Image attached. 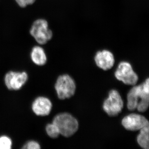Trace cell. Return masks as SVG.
I'll return each instance as SVG.
<instances>
[{
	"mask_svg": "<svg viewBox=\"0 0 149 149\" xmlns=\"http://www.w3.org/2000/svg\"><path fill=\"white\" fill-rule=\"evenodd\" d=\"M19 6L24 8L29 5L28 0H15Z\"/></svg>",
	"mask_w": 149,
	"mask_h": 149,
	"instance_id": "16",
	"label": "cell"
},
{
	"mask_svg": "<svg viewBox=\"0 0 149 149\" xmlns=\"http://www.w3.org/2000/svg\"><path fill=\"white\" fill-rule=\"evenodd\" d=\"M54 88L58 98L63 100L74 95L76 85L72 77L68 74H64L58 77Z\"/></svg>",
	"mask_w": 149,
	"mask_h": 149,
	"instance_id": "3",
	"label": "cell"
},
{
	"mask_svg": "<svg viewBox=\"0 0 149 149\" xmlns=\"http://www.w3.org/2000/svg\"><path fill=\"white\" fill-rule=\"evenodd\" d=\"M23 149H40V145L37 141H29L26 143L22 148Z\"/></svg>",
	"mask_w": 149,
	"mask_h": 149,
	"instance_id": "15",
	"label": "cell"
},
{
	"mask_svg": "<svg viewBox=\"0 0 149 149\" xmlns=\"http://www.w3.org/2000/svg\"><path fill=\"white\" fill-rule=\"evenodd\" d=\"M28 1H29V5H31L35 2L36 0H28Z\"/></svg>",
	"mask_w": 149,
	"mask_h": 149,
	"instance_id": "17",
	"label": "cell"
},
{
	"mask_svg": "<svg viewBox=\"0 0 149 149\" xmlns=\"http://www.w3.org/2000/svg\"><path fill=\"white\" fill-rule=\"evenodd\" d=\"M58 128L60 134L66 138L74 135L78 130V121L75 118L68 113L56 115L52 121Z\"/></svg>",
	"mask_w": 149,
	"mask_h": 149,
	"instance_id": "2",
	"label": "cell"
},
{
	"mask_svg": "<svg viewBox=\"0 0 149 149\" xmlns=\"http://www.w3.org/2000/svg\"><path fill=\"white\" fill-rule=\"evenodd\" d=\"M137 141L141 148L149 149V125L145 126L140 130V133L137 137Z\"/></svg>",
	"mask_w": 149,
	"mask_h": 149,
	"instance_id": "12",
	"label": "cell"
},
{
	"mask_svg": "<svg viewBox=\"0 0 149 149\" xmlns=\"http://www.w3.org/2000/svg\"><path fill=\"white\" fill-rule=\"evenodd\" d=\"M122 125L126 130L137 131L149 125L148 120L143 116L132 113L123 118Z\"/></svg>",
	"mask_w": 149,
	"mask_h": 149,
	"instance_id": "8",
	"label": "cell"
},
{
	"mask_svg": "<svg viewBox=\"0 0 149 149\" xmlns=\"http://www.w3.org/2000/svg\"><path fill=\"white\" fill-rule=\"evenodd\" d=\"M31 35L37 42L45 45L53 37L52 30L49 29L47 22L44 19H39L34 22L30 30Z\"/></svg>",
	"mask_w": 149,
	"mask_h": 149,
	"instance_id": "4",
	"label": "cell"
},
{
	"mask_svg": "<svg viewBox=\"0 0 149 149\" xmlns=\"http://www.w3.org/2000/svg\"><path fill=\"white\" fill-rule=\"evenodd\" d=\"M46 133L52 139H56L60 135L57 127L54 123H48L45 127Z\"/></svg>",
	"mask_w": 149,
	"mask_h": 149,
	"instance_id": "13",
	"label": "cell"
},
{
	"mask_svg": "<svg viewBox=\"0 0 149 149\" xmlns=\"http://www.w3.org/2000/svg\"><path fill=\"white\" fill-rule=\"evenodd\" d=\"M52 108V104L50 100L46 97H37L32 104V111L36 115L47 116L50 113Z\"/></svg>",
	"mask_w": 149,
	"mask_h": 149,
	"instance_id": "10",
	"label": "cell"
},
{
	"mask_svg": "<svg viewBox=\"0 0 149 149\" xmlns=\"http://www.w3.org/2000/svg\"><path fill=\"white\" fill-rule=\"evenodd\" d=\"M94 60L96 65L104 70L111 69L115 63L113 54L107 49L98 51L95 55Z\"/></svg>",
	"mask_w": 149,
	"mask_h": 149,
	"instance_id": "9",
	"label": "cell"
},
{
	"mask_svg": "<svg viewBox=\"0 0 149 149\" xmlns=\"http://www.w3.org/2000/svg\"><path fill=\"white\" fill-rule=\"evenodd\" d=\"M28 78V74L25 72L9 71L5 75V84L8 90L18 91L27 83Z\"/></svg>",
	"mask_w": 149,
	"mask_h": 149,
	"instance_id": "7",
	"label": "cell"
},
{
	"mask_svg": "<svg viewBox=\"0 0 149 149\" xmlns=\"http://www.w3.org/2000/svg\"><path fill=\"white\" fill-rule=\"evenodd\" d=\"M123 107V101L119 93L114 90L110 91L108 98L104 102V110L109 116L113 117L120 113Z\"/></svg>",
	"mask_w": 149,
	"mask_h": 149,
	"instance_id": "5",
	"label": "cell"
},
{
	"mask_svg": "<svg viewBox=\"0 0 149 149\" xmlns=\"http://www.w3.org/2000/svg\"><path fill=\"white\" fill-rule=\"evenodd\" d=\"M12 141L9 137L6 136L0 137V149H10Z\"/></svg>",
	"mask_w": 149,
	"mask_h": 149,
	"instance_id": "14",
	"label": "cell"
},
{
	"mask_svg": "<svg viewBox=\"0 0 149 149\" xmlns=\"http://www.w3.org/2000/svg\"><path fill=\"white\" fill-rule=\"evenodd\" d=\"M127 108L131 111L137 109L144 112L148 109L149 104V79L143 84L134 86L127 95Z\"/></svg>",
	"mask_w": 149,
	"mask_h": 149,
	"instance_id": "1",
	"label": "cell"
},
{
	"mask_svg": "<svg viewBox=\"0 0 149 149\" xmlns=\"http://www.w3.org/2000/svg\"><path fill=\"white\" fill-rule=\"evenodd\" d=\"M31 58L35 64L42 66L46 64L47 57L44 49L40 46H35L31 53Z\"/></svg>",
	"mask_w": 149,
	"mask_h": 149,
	"instance_id": "11",
	"label": "cell"
},
{
	"mask_svg": "<svg viewBox=\"0 0 149 149\" xmlns=\"http://www.w3.org/2000/svg\"><path fill=\"white\" fill-rule=\"evenodd\" d=\"M115 76L118 80L127 85H135L139 80L138 75L134 72L132 65L127 61L119 63Z\"/></svg>",
	"mask_w": 149,
	"mask_h": 149,
	"instance_id": "6",
	"label": "cell"
}]
</instances>
